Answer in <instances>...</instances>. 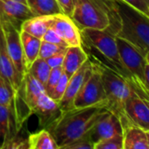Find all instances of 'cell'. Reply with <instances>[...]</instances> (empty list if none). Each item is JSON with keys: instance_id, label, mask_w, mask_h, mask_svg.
Listing matches in <instances>:
<instances>
[{"instance_id": "cell-1", "label": "cell", "mask_w": 149, "mask_h": 149, "mask_svg": "<svg viewBox=\"0 0 149 149\" xmlns=\"http://www.w3.org/2000/svg\"><path fill=\"white\" fill-rule=\"evenodd\" d=\"M105 110L107 109L104 104H98L61 111L46 129L61 146L87 137L93 125Z\"/></svg>"}, {"instance_id": "cell-2", "label": "cell", "mask_w": 149, "mask_h": 149, "mask_svg": "<svg viewBox=\"0 0 149 149\" xmlns=\"http://www.w3.org/2000/svg\"><path fill=\"white\" fill-rule=\"evenodd\" d=\"M82 47L91 63L106 67L127 79L132 78L121 61L116 36L107 31L95 29L81 30Z\"/></svg>"}, {"instance_id": "cell-3", "label": "cell", "mask_w": 149, "mask_h": 149, "mask_svg": "<svg viewBox=\"0 0 149 149\" xmlns=\"http://www.w3.org/2000/svg\"><path fill=\"white\" fill-rule=\"evenodd\" d=\"M71 18L80 30L89 28L116 34L118 16L114 0H74Z\"/></svg>"}, {"instance_id": "cell-4", "label": "cell", "mask_w": 149, "mask_h": 149, "mask_svg": "<svg viewBox=\"0 0 149 149\" xmlns=\"http://www.w3.org/2000/svg\"><path fill=\"white\" fill-rule=\"evenodd\" d=\"M118 16L115 36L133 45L144 56L149 52V18L123 0H114Z\"/></svg>"}, {"instance_id": "cell-5", "label": "cell", "mask_w": 149, "mask_h": 149, "mask_svg": "<svg viewBox=\"0 0 149 149\" xmlns=\"http://www.w3.org/2000/svg\"><path fill=\"white\" fill-rule=\"evenodd\" d=\"M96 65V64H94ZM101 71L103 84L106 96V109L117 115L121 123L128 120L125 115L126 101L134 96H139L134 86L117 72L103 66L96 65Z\"/></svg>"}, {"instance_id": "cell-6", "label": "cell", "mask_w": 149, "mask_h": 149, "mask_svg": "<svg viewBox=\"0 0 149 149\" xmlns=\"http://www.w3.org/2000/svg\"><path fill=\"white\" fill-rule=\"evenodd\" d=\"M116 41L122 63L132 78V84L137 91L138 95L149 102V92L145 85V56L130 42L117 37Z\"/></svg>"}, {"instance_id": "cell-7", "label": "cell", "mask_w": 149, "mask_h": 149, "mask_svg": "<svg viewBox=\"0 0 149 149\" xmlns=\"http://www.w3.org/2000/svg\"><path fill=\"white\" fill-rule=\"evenodd\" d=\"M92 66V74L74 97V108H84L98 104H104L106 107V96L101 71L93 63Z\"/></svg>"}, {"instance_id": "cell-8", "label": "cell", "mask_w": 149, "mask_h": 149, "mask_svg": "<svg viewBox=\"0 0 149 149\" xmlns=\"http://www.w3.org/2000/svg\"><path fill=\"white\" fill-rule=\"evenodd\" d=\"M121 135H123V125L120 118L111 111L105 110L88 132L87 138L95 144Z\"/></svg>"}, {"instance_id": "cell-9", "label": "cell", "mask_w": 149, "mask_h": 149, "mask_svg": "<svg viewBox=\"0 0 149 149\" xmlns=\"http://www.w3.org/2000/svg\"><path fill=\"white\" fill-rule=\"evenodd\" d=\"M0 23L2 25L3 31L5 33L9 56L18 73L20 74L22 78H24V76L27 72V68L25 62L20 39L21 31L16 28L13 24H11L8 21L0 20Z\"/></svg>"}, {"instance_id": "cell-10", "label": "cell", "mask_w": 149, "mask_h": 149, "mask_svg": "<svg viewBox=\"0 0 149 149\" xmlns=\"http://www.w3.org/2000/svg\"><path fill=\"white\" fill-rule=\"evenodd\" d=\"M92 71H93L92 63L88 59L82 65V67L68 79L66 91L62 98L61 99V101L58 103L61 112L68 111L74 108L73 103H74V97H77V93L79 92L83 85L91 77Z\"/></svg>"}, {"instance_id": "cell-11", "label": "cell", "mask_w": 149, "mask_h": 149, "mask_svg": "<svg viewBox=\"0 0 149 149\" xmlns=\"http://www.w3.org/2000/svg\"><path fill=\"white\" fill-rule=\"evenodd\" d=\"M125 115L132 125L149 132V103L146 100L139 96L130 97L125 104Z\"/></svg>"}, {"instance_id": "cell-12", "label": "cell", "mask_w": 149, "mask_h": 149, "mask_svg": "<svg viewBox=\"0 0 149 149\" xmlns=\"http://www.w3.org/2000/svg\"><path fill=\"white\" fill-rule=\"evenodd\" d=\"M0 76H1L16 92L21 86L23 78L16 70L8 53L6 40L0 23Z\"/></svg>"}, {"instance_id": "cell-13", "label": "cell", "mask_w": 149, "mask_h": 149, "mask_svg": "<svg viewBox=\"0 0 149 149\" xmlns=\"http://www.w3.org/2000/svg\"><path fill=\"white\" fill-rule=\"evenodd\" d=\"M53 27L68 47H81V30L71 17L63 13L54 15Z\"/></svg>"}, {"instance_id": "cell-14", "label": "cell", "mask_w": 149, "mask_h": 149, "mask_svg": "<svg viewBox=\"0 0 149 149\" xmlns=\"http://www.w3.org/2000/svg\"><path fill=\"white\" fill-rule=\"evenodd\" d=\"M26 5L11 0H0V20H6L21 31L24 21L33 17Z\"/></svg>"}, {"instance_id": "cell-15", "label": "cell", "mask_w": 149, "mask_h": 149, "mask_svg": "<svg viewBox=\"0 0 149 149\" xmlns=\"http://www.w3.org/2000/svg\"><path fill=\"white\" fill-rule=\"evenodd\" d=\"M33 114L39 118V124L41 128H47L61 114V111L54 100H53L47 92H44L37 101Z\"/></svg>"}, {"instance_id": "cell-16", "label": "cell", "mask_w": 149, "mask_h": 149, "mask_svg": "<svg viewBox=\"0 0 149 149\" xmlns=\"http://www.w3.org/2000/svg\"><path fill=\"white\" fill-rule=\"evenodd\" d=\"M17 91L22 97L32 115L38 99L44 92H46V90L41 83H40L28 72H26V74L24 76L22 84Z\"/></svg>"}, {"instance_id": "cell-17", "label": "cell", "mask_w": 149, "mask_h": 149, "mask_svg": "<svg viewBox=\"0 0 149 149\" xmlns=\"http://www.w3.org/2000/svg\"><path fill=\"white\" fill-rule=\"evenodd\" d=\"M123 149H148L146 132L132 125H123Z\"/></svg>"}, {"instance_id": "cell-18", "label": "cell", "mask_w": 149, "mask_h": 149, "mask_svg": "<svg viewBox=\"0 0 149 149\" xmlns=\"http://www.w3.org/2000/svg\"><path fill=\"white\" fill-rule=\"evenodd\" d=\"M88 60V55L82 47H68L62 64L64 73L70 78Z\"/></svg>"}, {"instance_id": "cell-19", "label": "cell", "mask_w": 149, "mask_h": 149, "mask_svg": "<svg viewBox=\"0 0 149 149\" xmlns=\"http://www.w3.org/2000/svg\"><path fill=\"white\" fill-rule=\"evenodd\" d=\"M53 24L54 15L33 16L23 22L21 31L41 40L46 32L53 26Z\"/></svg>"}, {"instance_id": "cell-20", "label": "cell", "mask_w": 149, "mask_h": 149, "mask_svg": "<svg viewBox=\"0 0 149 149\" xmlns=\"http://www.w3.org/2000/svg\"><path fill=\"white\" fill-rule=\"evenodd\" d=\"M17 132L13 110L0 105V147Z\"/></svg>"}, {"instance_id": "cell-21", "label": "cell", "mask_w": 149, "mask_h": 149, "mask_svg": "<svg viewBox=\"0 0 149 149\" xmlns=\"http://www.w3.org/2000/svg\"><path fill=\"white\" fill-rule=\"evenodd\" d=\"M20 39H21L26 66V68L28 69V68L33 64V62L39 58L41 40L24 31L20 32Z\"/></svg>"}, {"instance_id": "cell-22", "label": "cell", "mask_w": 149, "mask_h": 149, "mask_svg": "<svg viewBox=\"0 0 149 149\" xmlns=\"http://www.w3.org/2000/svg\"><path fill=\"white\" fill-rule=\"evenodd\" d=\"M29 145L32 149H59L54 138L46 128L28 135Z\"/></svg>"}, {"instance_id": "cell-23", "label": "cell", "mask_w": 149, "mask_h": 149, "mask_svg": "<svg viewBox=\"0 0 149 149\" xmlns=\"http://www.w3.org/2000/svg\"><path fill=\"white\" fill-rule=\"evenodd\" d=\"M26 5L34 16L62 13L56 0H26Z\"/></svg>"}, {"instance_id": "cell-24", "label": "cell", "mask_w": 149, "mask_h": 149, "mask_svg": "<svg viewBox=\"0 0 149 149\" xmlns=\"http://www.w3.org/2000/svg\"><path fill=\"white\" fill-rule=\"evenodd\" d=\"M51 68L46 61V60L38 58L36 59L33 64L28 68L27 72L33 76L36 80L41 83L44 86L48 79V77L51 72Z\"/></svg>"}, {"instance_id": "cell-25", "label": "cell", "mask_w": 149, "mask_h": 149, "mask_svg": "<svg viewBox=\"0 0 149 149\" xmlns=\"http://www.w3.org/2000/svg\"><path fill=\"white\" fill-rule=\"evenodd\" d=\"M25 131L26 130L23 125L19 132L6 140L0 149H29V134H26Z\"/></svg>"}, {"instance_id": "cell-26", "label": "cell", "mask_w": 149, "mask_h": 149, "mask_svg": "<svg viewBox=\"0 0 149 149\" xmlns=\"http://www.w3.org/2000/svg\"><path fill=\"white\" fill-rule=\"evenodd\" d=\"M15 91L13 87L0 76V105L8 107L14 111Z\"/></svg>"}, {"instance_id": "cell-27", "label": "cell", "mask_w": 149, "mask_h": 149, "mask_svg": "<svg viewBox=\"0 0 149 149\" xmlns=\"http://www.w3.org/2000/svg\"><path fill=\"white\" fill-rule=\"evenodd\" d=\"M68 79H69L68 77L67 76L65 73H63L61 77L59 80V82L57 83V84L54 88V90L48 95L56 103H59L61 101V99L62 98V97H63V95H64V93L66 91L67 86H68Z\"/></svg>"}, {"instance_id": "cell-28", "label": "cell", "mask_w": 149, "mask_h": 149, "mask_svg": "<svg viewBox=\"0 0 149 149\" xmlns=\"http://www.w3.org/2000/svg\"><path fill=\"white\" fill-rule=\"evenodd\" d=\"M94 149H123V135L98 141L94 144Z\"/></svg>"}, {"instance_id": "cell-29", "label": "cell", "mask_w": 149, "mask_h": 149, "mask_svg": "<svg viewBox=\"0 0 149 149\" xmlns=\"http://www.w3.org/2000/svg\"><path fill=\"white\" fill-rule=\"evenodd\" d=\"M64 48H66V47L41 40L40 47V53H39V58L47 60L50 56L54 55V54L58 53L59 51H61Z\"/></svg>"}, {"instance_id": "cell-30", "label": "cell", "mask_w": 149, "mask_h": 149, "mask_svg": "<svg viewBox=\"0 0 149 149\" xmlns=\"http://www.w3.org/2000/svg\"><path fill=\"white\" fill-rule=\"evenodd\" d=\"M64 73L63 71V68L62 66L61 67H57V68H54L51 69L50 74L48 77V79L45 84V90L47 95H49L51 93V91L54 90V88L55 87V85L57 84V83L59 82L60 78L61 77L62 74Z\"/></svg>"}, {"instance_id": "cell-31", "label": "cell", "mask_w": 149, "mask_h": 149, "mask_svg": "<svg viewBox=\"0 0 149 149\" xmlns=\"http://www.w3.org/2000/svg\"><path fill=\"white\" fill-rule=\"evenodd\" d=\"M59 149H94V143L85 137L77 141L61 146Z\"/></svg>"}, {"instance_id": "cell-32", "label": "cell", "mask_w": 149, "mask_h": 149, "mask_svg": "<svg viewBox=\"0 0 149 149\" xmlns=\"http://www.w3.org/2000/svg\"><path fill=\"white\" fill-rule=\"evenodd\" d=\"M41 40H44V41H47V42H49V43H53V44H55V45H59V46H61V47H68L66 44V42L61 39V37L59 35V33L54 30V28L53 26L50 27L46 32V33L42 37Z\"/></svg>"}, {"instance_id": "cell-33", "label": "cell", "mask_w": 149, "mask_h": 149, "mask_svg": "<svg viewBox=\"0 0 149 149\" xmlns=\"http://www.w3.org/2000/svg\"><path fill=\"white\" fill-rule=\"evenodd\" d=\"M149 18V0H123Z\"/></svg>"}, {"instance_id": "cell-34", "label": "cell", "mask_w": 149, "mask_h": 149, "mask_svg": "<svg viewBox=\"0 0 149 149\" xmlns=\"http://www.w3.org/2000/svg\"><path fill=\"white\" fill-rule=\"evenodd\" d=\"M66 50H67V47L61 50V51H59L58 53L54 54V55L50 56L49 58H47L46 60V61L47 62V64L50 66L51 68L62 66L64 57H65V54H66Z\"/></svg>"}, {"instance_id": "cell-35", "label": "cell", "mask_w": 149, "mask_h": 149, "mask_svg": "<svg viewBox=\"0 0 149 149\" xmlns=\"http://www.w3.org/2000/svg\"><path fill=\"white\" fill-rule=\"evenodd\" d=\"M56 2L60 6L61 13L71 17L74 9V0H56Z\"/></svg>"}, {"instance_id": "cell-36", "label": "cell", "mask_w": 149, "mask_h": 149, "mask_svg": "<svg viewBox=\"0 0 149 149\" xmlns=\"http://www.w3.org/2000/svg\"><path fill=\"white\" fill-rule=\"evenodd\" d=\"M144 74H145V85H146L147 91L149 92V63L147 61L145 65Z\"/></svg>"}, {"instance_id": "cell-37", "label": "cell", "mask_w": 149, "mask_h": 149, "mask_svg": "<svg viewBox=\"0 0 149 149\" xmlns=\"http://www.w3.org/2000/svg\"><path fill=\"white\" fill-rule=\"evenodd\" d=\"M11 1H14V2H18V3H20V4L26 5V0H11Z\"/></svg>"}, {"instance_id": "cell-38", "label": "cell", "mask_w": 149, "mask_h": 149, "mask_svg": "<svg viewBox=\"0 0 149 149\" xmlns=\"http://www.w3.org/2000/svg\"><path fill=\"white\" fill-rule=\"evenodd\" d=\"M145 58H146V61L149 63V52H148V53H147V54L145 55Z\"/></svg>"}, {"instance_id": "cell-39", "label": "cell", "mask_w": 149, "mask_h": 149, "mask_svg": "<svg viewBox=\"0 0 149 149\" xmlns=\"http://www.w3.org/2000/svg\"><path fill=\"white\" fill-rule=\"evenodd\" d=\"M146 137H147V146L149 149V132H146Z\"/></svg>"}, {"instance_id": "cell-40", "label": "cell", "mask_w": 149, "mask_h": 149, "mask_svg": "<svg viewBox=\"0 0 149 149\" xmlns=\"http://www.w3.org/2000/svg\"><path fill=\"white\" fill-rule=\"evenodd\" d=\"M29 149H32V148H31V147H30V148H29Z\"/></svg>"}]
</instances>
